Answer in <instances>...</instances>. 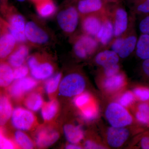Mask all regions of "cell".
I'll list each match as a JSON object with an SVG mask.
<instances>
[{"mask_svg":"<svg viewBox=\"0 0 149 149\" xmlns=\"http://www.w3.org/2000/svg\"><path fill=\"white\" fill-rule=\"evenodd\" d=\"M2 10L6 14V22L9 30L15 38L18 44H24L27 42L25 30L26 22L22 15L15 9L8 5L2 6Z\"/></svg>","mask_w":149,"mask_h":149,"instance_id":"1","label":"cell"},{"mask_svg":"<svg viewBox=\"0 0 149 149\" xmlns=\"http://www.w3.org/2000/svg\"><path fill=\"white\" fill-rule=\"evenodd\" d=\"M79 14L76 7L72 5L65 6L59 11L57 22L65 34L70 35L76 30L79 24Z\"/></svg>","mask_w":149,"mask_h":149,"instance_id":"2","label":"cell"},{"mask_svg":"<svg viewBox=\"0 0 149 149\" xmlns=\"http://www.w3.org/2000/svg\"><path fill=\"white\" fill-rule=\"evenodd\" d=\"M105 116L112 127H126L133 122V118L129 112L118 102H111L108 105Z\"/></svg>","mask_w":149,"mask_h":149,"instance_id":"3","label":"cell"},{"mask_svg":"<svg viewBox=\"0 0 149 149\" xmlns=\"http://www.w3.org/2000/svg\"><path fill=\"white\" fill-rule=\"evenodd\" d=\"M85 86L84 77L79 73L73 72L67 74L62 79L59 92L64 97H75L83 93Z\"/></svg>","mask_w":149,"mask_h":149,"instance_id":"4","label":"cell"},{"mask_svg":"<svg viewBox=\"0 0 149 149\" xmlns=\"http://www.w3.org/2000/svg\"><path fill=\"white\" fill-rule=\"evenodd\" d=\"M25 34L27 41L35 46H45L52 40V36L48 31L32 20L26 22Z\"/></svg>","mask_w":149,"mask_h":149,"instance_id":"5","label":"cell"},{"mask_svg":"<svg viewBox=\"0 0 149 149\" xmlns=\"http://www.w3.org/2000/svg\"><path fill=\"white\" fill-rule=\"evenodd\" d=\"M27 65L32 77L36 80L48 79L54 73V68L52 65L47 62H40L35 56H30L28 58Z\"/></svg>","mask_w":149,"mask_h":149,"instance_id":"6","label":"cell"},{"mask_svg":"<svg viewBox=\"0 0 149 149\" xmlns=\"http://www.w3.org/2000/svg\"><path fill=\"white\" fill-rule=\"evenodd\" d=\"M11 118L13 127L22 131L31 129L36 121L35 116L31 111L21 107L13 110Z\"/></svg>","mask_w":149,"mask_h":149,"instance_id":"7","label":"cell"},{"mask_svg":"<svg viewBox=\"0 0 149 149\" xmlns=\"http://www.w3.org/2000/svg\"><path fill=\"white\" fill-rule=\"evenodd\" d=\"M1 22L0 58L4 60L8 57L18 44L9 30L6 22L2 19Z\"/></svg>","mask_w":149,"mask_h":149,"instance_id":"8","label":"cell"},{"mask_svg":"<svg viewBox=\"0 0 149 149\" xmlns=\"http://www.w3.org/2000/svg\"><path fill=\"white\" fill-rule=\"evenodd\" d=\"M97 47V41L92 36L87 35H82L74 41L73 52L78 58L85 59L93 54Z\"/></svg>","mask_w":149,"mask_h":149,"instance_id":"9","label":"cell"},{"mask_svg":"<svg viewBox=\"0 0 149 149\" xmlns=\"http://www.w3.org/2000/svg\"><path fill=\"white\" fill-rule=\"evenodd\" d=\"M37 80L33 77H26L15 80L8 88V93L13 98L19 100L32 91L37 86Z\"/></svg>","mask_w":149,"mask_h":149,"instance_id":"10","label":"cell"},{"mask_svg":"<svg viewBox=\"0 0 149 149\" xmlns=\"http://www.w3.org/2000/svg\"><path fill=\"white\" fill-rule=\"evenodd\" d=\"M130 135V131L125 127L111 126L107 131V143L111 148H120L127 141Z\"/></svg>","mask_w":149,"mask_h":149,"instance_id":"11","label":"cell"},{"mask_svg":"<svg viewBox=\"0 0 149 149\" xmlns=\"http://www.w3.org/2000/svg\"><path fill=\"white\" fill-rule=\"evenodd\" d=\"M58 138L57 131L51 128H43L37 132L35 143L39 148H47L54 143Z\"/></svg>","mask_w":149,"mask_h":149,"instance_id":"12","label":"cell"},{"mask_svg":"<svg viewBox=\"0 0 149 149\" xmlns=\"http://www.w3.org/2000/svg\"><path fill=\"white\" fill-rule=\"evenodd\" d=\"M29 49L24 44H18L15 49L8 58V63L13 68L24 65L28 58Z\"/></svg>","mask_w":149,"mask_h":149,"instance_id":"13","label":"cell"},{"mask_svg":"<svg viewBox=\"0 0 149 149\" xmlns=\"http://www.w3.org/2000/svg\"><path fill=\"white\" fill-rule=\"evenodd\" d=\"M126 80L124 74L118 73L114 76L106 77L102 83V87L107 93H115L120 91L125 86Z\"/></svg>","mask_w":149,"mask_h":149,"instance_id":"14","label":"cell"},{"mask_svg":"<svg viewBox=\"0 0 149 149\" xmlns=\"http://www.w3.org/2000/svg\"><path fill=\"white\" fill-rule=\"evenodd\" d=\"M104 2V0H78L76 7L80 14L88 15L101 10Z\"/></svg>","mask_w":149,"mask_h":149,"instance_id":"15","label":"cell"},{"mask_svg":"<svg viewBox=\"0 0 149 149\" xmlns=\"http://www.w3.org/2000/svg\"><path fill=\"white\" fill-rule=\"evenodd\" d=\"M128 25V15L127 12L122 8L116 11L114 27V35L119 37L126 31Z\"/></svg>","mask_w":149,"mask_h":149,"instance_id":"16","label":"cell"},{"mask_svg":"<svg viewBox=\"0 0 149 149\" xmlns=\"http://www.w3.org/2000/svg\"><path fill=\"white\" fill-rule=\"evenodd\" d=\"M100 20L97 17L88 15L83 19L82 27L86 35L91 36H97L102 26Z\"/></svg>","mask_w":149,"mask_h":149,"instance_id":"17","label":"cell"},{"mask_svg":"<svg viewBox=\"0 0 149 149\" xmlns=\"http://www.w3.org/2000/svg\"><path fill=\"white\" fill-rule=\"evenodd\" d=\"M118 54L113 50H104L99 52L96 55V63L103 68L111 65L118 64L119 60Z\"/></svg>","mask_w":149,"mask_h":149,"instance_id":"18","label":"cell"},{"mask_svg":"<svg viewBox=\"0 0 149 149\" xmlns=\"http://www.w3.org/2000/svg\"><path fill=\"white\" fill-rule=\"evenodd\" d=\"M63 129L65 136L70 143L77 144L84 138V132L80 126L66 124Z\"/></svg>","mask_w":149,"mask_h":149,"instance_id":"19","label":"cell"},{"mask_svg":"<svg viewBox=\"0 0 149 149\" xmlns=\"http://www.w3.org/2000/svg\"><path fill=\"white\" fill-rule=\"evenodd\" d=\"M8 63L2 62L0 65V85L3 88L8 87L14 80L13 70Z\"/></svg>","mask_w":149,"mask_h":149,"instance_id":"20","label":"cell"},{"mask_svg":"<svg viewBox=\"0 0 149 149\" xmlns=\"http://www.w3.org/2000/svg\"><path fill=\"white\" fill-rule=\"evenodd\" d=\"M12 106L8 97L2 95L0 100V123L1 125L5 124L12 115Z\"/></svg>","mask_w":149,"mask_h":149,"instance_id":"21","label":"cell"},{"mask_svg":"<svg viewBox=\"0 0 149 149\" xmlns=\"http://www.w3.org/2000/svg\"><path fill=\"white\" fill-rule=\"evenodd\" d=\"M136 54L141 59L149 58V35L142 34L137 40Z\"/></svg>","mask_w":149,"mask_h":149,"instance_id":"22","label":"cell"},{"mask_svg":"<svg viewBox=\"0 0 149 149\" xmlns=\"http://www.w3.org/2000/svg\"><path fill=\"white\" fill-rule=\"evenodd\" d=\"M37 13L40 17L47 18L53 15L56 7L53 0H43L35 4Z\"/></svg>","mask_w":149,"mask_h":149,"instance_id":"23","label":"cell"},{"mask_svg":"<svg viewBox=\"0 0 149 149\" xmlns=\"http://www.w3.org/2000/svg\"><path fill=\"white\" fill-rule=\"evenodd\" d=\"M113 35V25L109 20H107L102 24L101 28L96 37L102 44L106 45L110 41Z\"/></svg>","mask_w":149,"mask_h":149,"instance_id":"24","label":"cell"},{"mask_svg":"<svg viewBox=\"0 0 149 149\" xmlns=\"http://www.w3.org/2000/svg\"><path fill=\"white\" fill-rule=\"evenodd\" d=\"M135 116L140 124L149 126V102H141L137 105Z\"/></svg>","mask_w":149,"mask_h":149,"instance_id":"25","label":"cell"},{"mask_svg":"<svg viewBox=\"0 0 149 149\" xmlns=\"http://www.w3.org/2000/svg\"><path fill=\"white\" fill-rule=\"evenodd\" d=\"M137 40L135 36H130L124 38L122 47L118 54L119 57L122 58L128 57L136 48Z\"/></svg>","mask_w":149,"mask_h":149,"instance_id":"26","label":"cell"},{"mask_svg":"<svg viewBox=\"0 0 149 149\" xmlns=\"http://www.w3.org/2000/svg\"><path fill=\"white\" fill-rule=\"evenodd\" d=\"M58 103L56 100L44 104L41 110V115L45 121H49L55 116L58 111Z\"/></svg>","mask_w":149,"mask_h":149,"instance_id":"27","label":"cell"},{"mask_svg":"<svg viewBox=\"0 0 149 149\" xmlns=\"http://www.w3.org/2000/svg\"><path fill=\"white\" fill-rule=\"evenodd\" d=\"M44 103L42 96L39 93H33L29 94L24 100V105L27 109L37 111L42 107Z\"/></svg>","mask_w":149,"mask_h":149,"instance_id":"28","label":"cell"},{"mask_svg":"<svg viewBox=\"0 0 149 149\" xmlns=\"http://www.w3.org/2000/svg\"><path fill=\"white\" fill-rule=\"evenodd\" d=\"M62 74L58 72L48 78L45 85V90L48 95L55 93L59 87L61 81Z\"/></svg>","mask_w":149,"mask_h":149,"instance_id":"29","label":"cell"},{"mask_svg":"<svg viewBox=\"0 0 149 149\" xmlns=\"http://www.w3.org/2000/svg\"><path fill=\"white\" fill-rule=\"evenodd\" d=\"M15 140L19 147L21 148L31 149L34 148V143L32 140L22 130H18L15 132Z\"/></svg>","mask_w":149,"mask_h":149,"instance_id":"30","label":"cell"},{"mask_svg":"<svg viewBox=\"0 0 149 149\" xmlns=\"http://www.w3.org/2000/svg\"><path fill=\"white\" fill-rule=\"evenodd\" d=\"M80 109L82 117L88 121L94 120L98 114V108L92 101Z\"/></svg>","mask_w":149,"mask_h":149,"instance_id":"31","label":"cell"},{"mask_svg":"<svg viewBox=\"0 0 149 149\" xmlns=\"http://www.w3.org/2000/svg\"><path fill=\"white\" fill-rule=\"evenodd\" d=\"M133 93L136 99L141 102H149V88L139 86L133 90Z\"/></svg>","mask_w":149,"mask_h":149,"instance_id":"32","label":"cell"},{"mask_svg":"<svg viewBox=\"0 0 149 149\" xmlns=\"http://www.w3.org/2000/svg\"><path fill=\"white\" fill-rule=\"evenodd\" d=\"M75 106L81 109L92 101L91 95L88 93H83L75 96L74 99Z\"/></svg>","mask_w":149,"mask_h":149,"instance_id":"33","label":"cell"},{"mask_svg":"<svg viewBox=\"0 0 149 149\" xmlns=\"http://www.w3.org/2000/svg\"><path fill=\"white\" fill-rule=\"evenodd\" d=\"M136 98L133 92L126 91L120 96L118 103L125 108L131 106L135 101Z\"/></svg>","mask_w":149,"mask_h":149,"instance_id":"34","label":"cell"},{"mask_svg":"<svg viewBox=\"0 0 149 149\" xmlns=\"http://www.w3.org/2000/svg\"><path fill=\"white\" fill-rule=\"evenodd\" d=\"M29 70V67L25 65L15 68L13 70L14 80H19L27 77Z\"/></svg>","mask_w":149,"mask_h":149,"instance_id":"35","label":"cell"},{"mask_svg":"<svg viewBox=\"0 0 149 149\" xmlns=\"http://www.w3.org/2000/svg\"><path fill=\"white\" fill-rule=\"evenodd\" d=\"M137 11L142 13L149 14V0H134Z\"/></svg>","mask_w":149,"mask_h":149,"instance_id":"36","label":"cell"},{"mask_svg":"<svg viewBox=\"0 0 149 149\" xmlns=\"http://www.w3.org/2000/svg\"><path fill=\"white\" fill-rule=\"evenodd\" d=\"M0 148L2 149H11L15 148V145L13 142L4 136L1 130L0 135Z\"/></svg>","mask_w":149,"mask_h":149,"instance_id":"37","label":"cell"},{"mask_svg":"<svg viewBox=\"0 0 149 149\" xmlns=\"http://www.w3.org/2000/svg\"><path fill=\"white\" fill-rule=\"evenodd\" d=\"M120 67L118 64L111 65L104 68V73L106 77H110L119 73Z\"/></svg>","mask_w":149,"mask_h":149,"instance_id":"38","label":"cell"},{"mask_svg":"<svg viewBox=\"0 0 149 149\" xmlns=\"http://www.w3.org/2000/svg\"><path fill=\"white\" fill-rule=\"evenodd\" d=\"M139 27L142 34L149 35V15L144 17L140 22Z\"/></svg>","mask_w":149,"mask_h":149,"instance_id":"39","label":"cell"},{"mask_svg":"<svg viewBox=\"0 0 149 149\" xmlns=\"http://www.w3.org/2000/svg\"><path fill=\"white\" fill-rule=\"evenodd\" d=\"M124 38L121 37H118L112 44L111 50L117 54L119 52V51L122 47Z\"/></svg>","mask_w":149,"mask_h":149,"instance_id":"40","label":"cell"},{"mask_svg":"<svg viewBox=\"0 0 149 149\" xmlns=\"http://www.w3.org/2000/svg\"><path fill=\"white\" fill-rule=\"evenodd\" d=\"M84 147L85 149H104V147L97 143L94 141L88 140L85 141L84 144Z\"/></svg>","mask_w":149,"mask_h":149,"instance_id":"41","label":"cell"},{"mask_svg":"<svg viewBox=\"0 0 149 149\" xmlns=\"http://www.w3.org/2000/svg\"><path fill=\"white\" fill-rule=\"evenodd\" d=\"M140 147L143 149H149V134L142 137L140 141Z\"/></svg>","mask_w":149,"mask_h":149,"instance_id":"42","label":"cell"},{"mask_svg":"<svg viewBox=\"0 0 149 149\" xmlns=\"http://www.w3.org/2000/svg\"><path fill=\"white\" fill-rule=\"evenodd\" d=\"M142 69L145 74L149 77V58L143 60L142 63Z\"/></svg>","mask_w":149,"mask_h":149,"instance_id":"43","label":"cell"},{"mask_svg":"<svg viewBox=\"0 0 149 149\" xmlns=\"http://www.w3.org/2000/svg\"><path fill=\"white\" fill-rule=\"evenodd\" d=\"M66 148L68 149H81V147L78 146L76 144L70 143L67 146Z\"/></svg>","mask_w":149,"mask_h":149,"instance_id":"44","label":"cell"},{"mask_svg":"<svg viewBox=\"0 0 149 149\" xmlns=\"http://www.w3.org/2000/svg\"><path fill=\"white\" fill-rule=\"evenodd\" d=\"M1 2H2V6L8 5V0H1Z\"/></svg>","mask_w":149,"mask_h":149,"instance_id":"45","label":"cell"},{"mask_svg":"<svg viewBox=\"0 0 149 149\" xmlns=\"http://www.w3.org/2000/svg\"><path fill=\"white\" fill-rule=\"evenodd\" d=\"M32 1V2H33L35 4L37 3L40 2V1H43V0H31Z\"/></svg>","mask_w":149,"mask_h":149,"instance_id":"46","label":"cell"},{"mask_svg":"<svg viewBox=\"0 0 149 149\" xmlns=\"http://www.w3.org/2000/svg\"><path fill=\"white\" fill-rule=\"evenodd\" d=\"M17 1L19 2H24L26 1H29V0H16Z\"/></svg>","mask_w":149,"mask_h":149,"instance_id":"47","label":"cell"},{"mask_svg":"<svg viewBox=\"0 0 149 149\" xmlns=\"http://www.w3.org/2000/svg\"><path fill=\"white\" fill-rule=\"evenodd\" d=\"M104 1H112V0H104Z\"/></svg>","mask_w":149,"mask_h":149,"instance_id":"48","label":"cell"}]
</instances>
